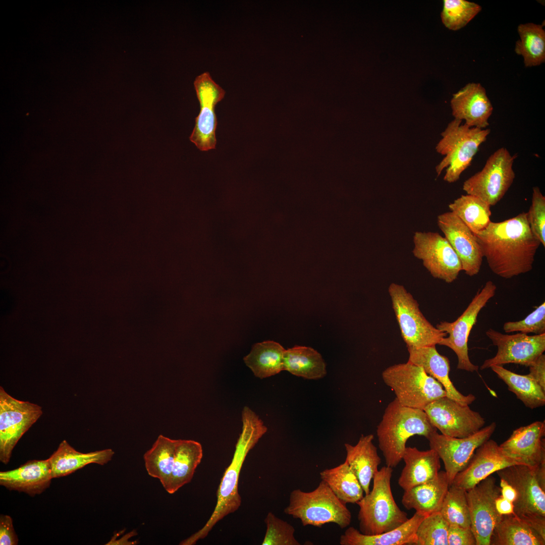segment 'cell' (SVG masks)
I'll list each match as a JSON object with an SVG mask.
<instances>
[{
	"label": "cell",
	"instance_id": "cell-1",
	"mask_svg": "<svg viewBox=\"0 0 545 545\" xmlns=\"http://www.w3.org/2000/svg\"><path fill=\"white\" fill-rule=\"evenodd\" d=\"M483 257L493 273L506 279L531 271L541 244L532 233L527 212L492 222L474 234Z\"/></svg>",
	"mask_w": 545,
	"mask_h": 545
},
{
	"label": "cell",
	"instance_id": "cell-2",
	"mask_svg": "<svg viewBox=\"0 0 545 545\" xmlns=\"http://www.w3.org/2000/svg\"><path fill=\"white\" fill-rule=\"evenodd\" d=\"M241 433L237 441L231 463L226 469L217 490V501L210 517L198 531L180 543L193 545L206 537L214 525L228 514L235 512L241 504L238 492L240 473L248 452L267 431L262 421L250 408L242 411Z\"/></svg>",
	"mask_w": 545,
	"mask_h": 545
},
{
	"label": "cell",
	"instance_id": "cell-3",
	"mask_svg": "<svg viewBox=\"0 0 545 545\" xmlns=\"http://www.w3.org/2000/svg\"><path fill=\"white\" fill-rule=\"evenodd\" d=\"M437 430L423 410L403 406L395 398L386 408L376 428L378 446L386 466H397L409 438L418 435L427 439Z\"/></svg>",
	"mask_w": 545,
	"mask_h": 545
},
{
	"label": "cell",
	"instance_id": "cell-4",
	"mask_svg": "<svg viewBox=\"0 0 545 545\" xmlns=\"http://www.w3.org/2000/svg\"><path fill=\"white\" fill-rule=\"evenodd\" d=\"M393 468L383 466L373 477V487L356 504L359 507L358 515L359 531L366 535H375L391 531L408 519L394 499L391 479Z\"/></svg>",
	"mask_w": 545,
	"mask_h": 545
},
{
	"label": "cell",
	"instance_id": "cell-5",
	"mask_svg": "<svg viewBox=\"0 0 545 545\" xmlns=\"http://www.w3.org/2000/svg\"><path fill=\"white\" fill-rule=\"evenodd\" d=\"M490 132L487 128L470 127L455 119L450 122L435 147L437 152L444 156L435 167L437 177L446 169L445 181L452 183L458 181Z\"/></svg>",
	"mask_w": 545,
	"mask_h": 545
},
{
	"label": "cell",
	"instance_id": "cell-6",
	"mask_svg": "<svg viewBox=\"0 0 545 545\" xmlns=\"http://www.w3.org/2000/svg\"><path fill=\"white\" fill-rule=\"evenodd\" d=\"M496 472L516 492L513 515L545 538V478L525 465H512Z\"/></svg>",
	"mask_w": 545,
	"mask_h": 545
},
{
	"label": "cell",
	"instance_id": "cell-7",
	"mask_svg": "<svg viewBox=\"0 0 545 545\" xmlns=\"http://www.w3.org/2000/svg\"><path fill=\"white\" fill-rule=\"evenodd\" d=\"M284 512L300 519L304 526L321 527L325 524L333 523L344 528L351 521V514L346 504L337 498L322 480L311 492L300 489L292 490Z\"/></svg>",
	"mask_w": 545,
	"mask_h": 545
},
{
	"label": "cell",
	"instance_id": "cell-8",
	"mask_svg": "<svg viewBox=\"0 0 545 545\" xmlns=\"http://www.w3.org/2000/svg\"><path fill=\"white\" fill-rule=\"evenodd\" d=\"M384 383L403 406L423 410L447 393L442 385L420 366L407 361L390 366L382 372Z\"/></svg>",
	"mask_w": 545,
	"mask_h": 545
},
{
	"label": "cell",
	"instance_id": "cell-9",
	"mask_svg": "<svg viewBox=\"0 0 545 545\" xmlns=\"http://www.w3.org/2000/svg\"><path fill=\"white\" fill-rule=\"evenodd\" d=\"M388 292L402 337L407 347L435 346L447 336L432 325L420 311L417 301L405 288L391 283Z\"/></svg>",
	"mask_w": 545,
	"mask_h": 545
},
{
	"label": "cell",
	"instance_id": "cell-10",
	"mask_svg": "<svg viewBox=\"0 0 545 545\" xmlns=\"http://www.w3.org/2000/svg\"><path fill=\"white\" fill-rule=\"evenodd\" d=\"M496 289V285L492 281H488L456 320L453 322L441 321L436 325L437 329L447 334L439 345L446 346L455 352L458 359V369L471 372H477L479 369V367L472 363L469 358L468 338L479 313L495 296Z\"/></svg>",
	"mask_w": 545,
	"mask_h": 545
},
{
	"label": "cell",
	"instance_id": "cell-11",
	"mask_svg": "<svg viewBox=\"0 0 545 545\" xmlns=\"http://www.w3.org/2000/svg\"><path fill=\"white\" fill-rule=\"evenodd\" d=\"M515 156L504 147L497 149L487 159L482 169L464 181L462 189L491 206L504 196L515 177L513 165Z\"/></svg>",
	"mask_w": 545,
	"mask_h": 545
},
{
	"label": "cell",
	"instance_id": "cell-12",
	"mask_svg": "<svg viewBox=\"0 0 545 545\" xmlns=\"http://www.w3.org/2000/svg\"><path fill=\"white\" fill-rule=\"evenodd\" d=\"M43 413L39 405L14 398L0 387V461L7 464L23 434Z\"/></svg>",
	"mask_w": 545,
	"mask_h": 545
},
{
	"label": "cell",
	"instance_id": "cell-13",
	"mask_svg": "<svg viewBox=\"0 0 545 545\" xmlns=\"http://www.w3.org/2000/svg\"><path fill=\"white\" fill-rule=\"evenodd\" d=\"M412 253L434 278L451 283L462 270L460 260L445 237L436 232H416Z\"/></svg>",
	"mask_w": 545,
	"mask_h": 545
},
{
	"label": "cell",
	"instance_id": "cell-14",
	"mask_svg": "<svg viewBox=\"0 0 545 545\" xmlns=\"http://www.w3.org/2000/svg\"><path fill=\"white\" fill-rule=\"evenodd\" d=\"M493 422L468 437L459 438L440 434L437 431L427 439L430 449L443 461L450 486L457 473L469 464L476 450L490 439L496 428Z\"/></svg>",
	"mask_w": 545,
	"mask_h": 545
},
{
	"label": "cell",
	"instance_id": "cell-15",
	"mask_svg": "<svg viewBox=\"0 0 545 545\" xmlns=\"http://www.w3.org/2000/svg\"><path fill=\"white\" fill-rule=\"evenodd\" d=\"M430 423L442 434L465 438L482 428L484 418L468 405L462 404L447 396L427 405L423 409Z\"/></svg>",
	"mask_w": 545,
	"mask_h": 545
},
{
	"label": "cell",
	"instance_id": "cell-16",
	"mask_svg": "<svg viewBox=\"0 0 545 545\" xmlns=\"http://www.w3.org/2000/svg\"><path fill=\"white\" fill-rule=\"evenodd\" d=\"M485 334L497 346V352L495 356L484 360L480 367L481 370L509 363L529 366L545 351V333L531 336L521 333L508 335L490 328Z\"/></svg>",
	"mask_w": 545,
	"mask_h": 545
},
{
	"label": "cell",
	"instance_id": "cell-17",
	"mask_svg": "<svg viewBox=\"0 0 545 545\" xmlns=\"http://www.w3.org/2000/svg\"><path fill=\"white\" fill-rule=\"evenodd\" d=\"M194 86L200 110L189 139L202 151L215 149L217 118L215 107L225 96V91L212 79L208 72L198 75Z\"/></svg>",
	"mask_w": 545,
	"mask_h": 545
},
{
	"label": "cell",
	"instance_id": "cell-18",
	"mask_svg": "<svg viewBox=\"0 0 545 545\" xmlns=\"http://www.w3.org/2000/svg\"><path fill=\"white\" fill-rule=\"evenodd\" d=\"M500 495L501 488L491 475L466 490L471 528L476 545H490L493 530L502 516L495 505L496 499Z\"/></svg>",
	"mask_w": 545,
	"mask_h": 545
},
{
	"label": "cell",
	"instance_id": "cell-19",
	"mask_svg": "<svg viewBox=\"0 0 545 545\" xmlns=\"http://www.w3.org/2000/svg\"><path fill=\"white\" fill-rule=\"evenodd\" d=\"M437 224L458 255L462 270L470 277L478 274L483 257L475 235L451 211L439 215Z\"/></svg>",
	"mask_w": 545,
	"mask_h": 545
},
{
	"label": "cell",
	"instance_id": "cell-20",
	"mask_svg": "<svg viewBox=\"0 0 545 545\" xmlns=\"http://www.w3.org/2000/svg\"><path fill=\"white\" fill-rule=\"evenodd\" d=\"M544 435V420L536 421L514 430L499 447L506 456L535 469L545 462Z\"/></svg>",
	"mask_w": 545,
	"mask_h": 545
},
{
	"label": "cell",
	"instance_id": "cell-21",
	"mask_svg": "<svg viewBox=\"0 0 545 545\" xmlns=\"http://www.w3.org/2000/svg\"><path fill=\"white\" fill-rule=\"evenodd\" d=\"M516 464L521 465L506 456L496 441L489 439L476 450L468 465L457 474L452 484L467 490L494 472Z\"/></svg>",
	"mask_w": 545,
	"mask_h": 545
},
{
	"label": "cell",
	"instance_id": "cell-22",
	"mask_svg": "<svg viewBox=\"0 0 545 545\" xmlns=\"http://www.w3.org/2000/svg\"><path fill=\"white\" fill-rule=\"evenodd\" d=\"M452 115L470 127L486 129L493 107L485 89L479 83H469L453 95Z\"/></svg>",
	"mask_w": 545,
	"mask_h": 545
},
{
	"label": "cell",
	"instance_id": "cell-23",
	"mask_svg": "<svg viewBox=\"0 0 545 545\" xmlns=\"http://www.w3.org/2000/svg\"><path fill=\"white\" fill-rule=\"evenodd\" d=\"M53 478L48 459L29 460L19 467L0 472V484L30 496L42 493Z\"/></svg>",
	"mask_w": 545,
	"mask_h": 545
},
{
	"label": "cell",
	"instance_id": "cell-24",
	"mask_svg": "<svg viewBox=\"0 0 545 545\" xmlns=\"http://www.w3.org/2000/svg\"><path fill=\"white\" fill-rule=\"evenodd\" d=\"M407 349L408 361L421 367L426 373L439 382L446 391L448 397L468 405L475 401L474 395L471 394L464 395L455 388L449 376L450 361L438 352L435 346L407 347Z\"/></svg>",
	"mask_w": 545,
	"mask_h": 545
},
{
	"label": "cell",
	"instance_id": "cell-25",
	"mask_svg": "<svg viewBox=\"0 0 545 545\" xmlns=\"http://www.w3.org/2000/svg\"><path fill=\"white\" fill-rule=\"evenodd\" d=\"M402 460L405 465L398 484L404 491L434 479L441 468L440 458L431 449L420 451L406 447Z\"/></svg>",
	"mask_w": 545,
	"mask_h": 545
},
{
	"label": "cell",
	"instance_id": "cell-26",
	"mask_svg": "<svg viewBox=\"0 0 545 545\" xmlns=\"http://www.w3.org/2000/svg\"><path fill=\"white\" fill-rule=\"evenodd\" d=\"M426 516L416 512L413 516L400 526L375 535L362 533L354 527H348L340 538L341 545H404L414 544L417 528Z\"/></svg>",
	"mask_w": 545,
	"mask_h": 545
},
{
	"label": "cell",
	"instance_id": "cell-27",
	"mask_svg": "<svg viewBox=\"0 0 545 545\" xmlns=\"http://www.w3.org/2000/svg\"><path fill=\"white\" fill-rule=\"evenodd\" d=\"M449 486L446 472L440 471L434 479L404 491L402 503L406 509L427 516L440 511Z\"/></svg>",
	"mask_w": 545,
	"mask_h": 545
},
{
	"label": "cell",
	"instance_id": "cell-28",
	"mask_svg": "<svg viewBox=\"0 0 545 545\" xmlns=\"http://www.w3.org/2000/svg\"><path fill=\"white\" fill-rule=\"evenodd\" d=\"M114 454L111 449L81 453L63 440L48 458L52 477L68 475L89 464L103 465L112 460Z\"/></svg>",
	"mask_w": 545,
	"mask_h": 545
},
{
	"label": "cell",
	"instance_id": "cell-29",
	"mask_svg": "<svg viewBox=\"0 0 545 545\" xmlns=\"http://www.w3.org/2000/svg\"><path fill=\"white\" fill-rule=\"evenodd\" d=\"M374 435H361L355 445L344 444L346 451L345 461L357 477L365 495L369 492L370 482L378 471L381 459L373 443Z\"/></svg>",
	"mask_w": 545,
	"mask_h": 545
},
{
	"label": "cell",
	"instance_id": "cell-30",
	"mask_svg": "<svg viewBox=\"0 0 545 545\" xmlns=\"http://www.w3.org/2000/svg\"><path fill=\"white\" fill-rule=\"evenodd\" d=\"M202 456V448L198 442L177 440L172 471L166 490L172 494L189 483Z\"/></svg>",
	"mask_w": 545,
	"mask_h": 545
},
{
	"label": "cell",
	"instance_id": "cell-31",
	"mask_svg": "<svg viewBox=\"0 0 545 545\" xmlns=\"http://www.w3.org/2000/svg\"><path fill=\"white\" fill-rule=\"evenodd\" d=\"M536 530L513 514L502 515L490 537V545H544Z\"/></svg>",
	"mask_w": 545,
	"mask_h": 545
},
{
	"label": "cell",
	"instance_id": "cell-32",
	"mask_svg": "<svg viewBox=\"0 0 545 545\" xmlns=\"http://www.w3.org/2000/svg\"><path fill=\"white\" fill-rule=\"evenodd\" d=\"M283 370L308 379L323 378L327 372L321 354L312 348L302 346H295L285 350Z\"/></svg>",
	"mask_w": 545,
	"mask_h": 545
},
{
	"label": "cell",
	"instance_id": "cell-33",
	"mask_svg": "<svg viewBox=\"0 0 545 545\" xmlns=\"http://www.w3.org/2000/svg\"><path fill=\"white\" fill-rule=\"evenodd\" d=\"M285 349L279 343L266 341L255 344L243 360L254 375L264 378L279 373L283 370Z\"/></svg>",
	"mask_w": 545,
	"mask_h": 545
},
{
	"label": "cell",
	"instance_id": "cell-34",
	"mask_svg": "<svg viewBox=\"0 0 545 545\" xmlns=\"http://www.w3.org/2000/svg\"><path fill=\"white\" fill-rule=\"evenodd\" d=\"M490 368L526 407L533 409L545 405V391L528 374H519L501 365H493Z\"/></svg>",
	"mask_w": 545,
	"mask_h": 545
},
{
	"label": "cell",
	"instance_id": "cell-35",
	"mask_svg": "<svg viewBox=\"0 0 545 545\" xmlns=\"http://www.w3.org/2000/svg\"><path fill=\"white\" fill-rule=\"evenodd\" d=\"M320 476L337 498L346 504L357 503L364 496L357 477L346 461L335 467L322 470Z\"/></svg>",
	"mask_w": 545,
	"mask_h": 545
},
{
	"label": "cell",
	"instance_id": "cell-36",
	"mask_svg": "<svg viewBox=\"0 0 545 545\" xmlns=\"http://www.w3.org/2000/svg\"><path fill=\"white\" fill-rule=\"evenodd\" d=\"M176 444L177 440L159 435L143 456L148 474L158 478L165 488L172 471Z\"/></svg>",
	"mask_w": 545,
	"mask_h": 545
},
{
	"label": "cell",
	"instance_id": "cell-37",
	"mask_svg": "<svg viewBox=\"0 0 545 545\" xmlns=\"http://www.w3.org/2000/svg\"><path fill=\"white\" fill-rule=\"evenodd\" d=\"M448 206L474 234L484 230L491 222L490 205L477 196L462 195Z\"/></svg>",
	"mask_w": 545,
	"mask_h": 545
},
{
	"label": "cell",
	"instance_id": "cell-38",
	"mask_svg": "<svg viewBox=\"0 0 545 545\" xmlns=\"http://www.w3.org/2000/svg\"><path fill=\"white\" fill-rule=\"evenodd\" d=\"M520 40L516 42L515 51L524 59L525 67L540 65L545 61V31L542 25L528 23L518 27Z\"/></svg>",
	"mask_w": 545,
	"mask_h": 545
},
{
	"label": "cell",
	"instance_id": "cell-39",
	"mask_svg": "<svg viewBox=\"0 0 545 545\" xmlns=\"http://www.w3.org/2000/svg\"><path fill=\"white\" fill-rule=\"evenodd\" d=\"M440 512L449 525L471 528L470 514L464 489L451 484Z\"/></svg>",
	"mask_w": 545,
	"mask_h": 545
},
{
	"label": "cell",
	"instance_id": "cell-40",
	"mask_svg": "<svg viewBox=\"0 0 545 545\" xmlns=\"http://www.w3.org/2000/svg\"><path fill=\"white\" fill-rule=\"evenodd\" d=\"M481 10L478 4L465 0H444L441 13L444 25L452 30L466 25Z\"/></svg>",
	"mask_w": 545,
	"mask_h": 545
},
{
	"label": "cell",
	"instance_id": "cell-41",
	"mask_svg": "<svg viewBox=\"0 0 545 545\" xmlns=\"http://www.w3.org/2000/svg\"><path fill=\"white\" fill-rule=\"evenodd\" d=\"M449 526L440 511L426 516L417 528L414 544L448 545Z\"/></svg>",
	"mask_w": 545,
	"mask_h": 545
},
{
	"label": "cell",
	"instance_id": "cell-42",
	"mask_svg": "<svg viewBox=\"0 0 545 545\" xmlns=\"http://www.w3.org/2000/svg\"><path fill=\"white\" fill-rule=\"evenodd\" d=\"M265 534L262 545H300L294 536L295 528L287 522L268 512L265 520Z\"/></svg>",
	"mask_w": 545,
	"mask_h": 545
},
{
	"label": "cell",
	"instance_id": "cell-43",
	"mask_svg": "<svg viewBox=\"0 0 545 545\" xmlns=\"http://www.w3.org/2000/svg\"><path fill=\"white\" fill-rule=\"evenodd\" d=\"M506 333L519 332L528 334L540 335L545 333V302L538 306L524 319L516 321H507L503 325Z\"/></svg>",
	"mask_w": 545,
	"mask_h": 545
},
{
	"label": "cell",
	"instance_id": "cell-44",
	"mask_svg": "<svg viewBox=\"0 0 545 545\" xmlns=\"http://www.w3.org/2000/svg\"><path fill=\"white\" fill-rule=\"evenodd\" d=\"M527 213L532 233L544 247L545 197L537 186L533 187L531 204Z\"/></svg>",
	"mask_w": 545,
	"mask_h": 545
},
{
	"label": "cell",
	"instance_id": "cell-45",
	"mask_svg": "<svg viewBox=\"0 0 545 545\" xmlns=\"http://www.w3.org/2000/svg\"><path fill=\"white\" fill-rule=\"evenodd\" d=\"M448 545H476L475 536L471 528L449 525Z\"/></svg>",
	"mask_w": 545,
	"mask_h": 545
},
{
	"label": "cell",
	"instance_id": "cell-46",
	"mask_svg": "<svg viewBox=\"0 0 545 545\" xmlns=\"http://www.w3.org/2000/svg\"><path fill=\"white\" fill-rule=\"evenodd\" d=\"M18 537L15 531L11 517L8 515L0 516V544L16 545Z\"/></svg>",
	"mask_w": 545,
	"mask_h": 545
},
{
	"label": "cell",
	"instance_id": "cell-47",
	"mask_svg": "<svg viewBox=\"0 0 545 545\" xmlns=\"http://www.w3.org/2000/svg\"><path fill=\"white\" fill-rule=\"evenodd\" d=\"M529 367L528 374L545 391V355L541 354Z\"/></svg>",
	"mask_w": 545,
	"mask_h": 545
},
{
	"label": "cell",
	"instance_id": "cell-48",
	"mask_svg": "<svg viewBox=\"0 0 545 545\" xmlns=\"http://www.w3.org/2000/svg\"><path fill=\"white\" fill-rule=\"evenodd\" d=\"M497 512L501 515L513 514V505L512 502L503 498L501 495L495 502Z\"/></svg>",
	"mask_w": 545,
	"mask_h": 545
},
{
	"label": "cell",
	"instance_id": "cell-49",
	"mask_svg": "<svg viewBox=\"0 0 545 545\" xmlns=\"http://www.w3.org/2000/svg\"><path fill=\"white\" fill-rule=\"evenodd\" d=\"M501 496L513 503L516 497V492L506 480L500 478Z\"/></svg>",
	"mask_w": 545,
	"mask_h": 545
}]
</instances>
